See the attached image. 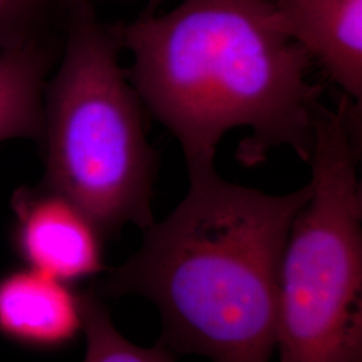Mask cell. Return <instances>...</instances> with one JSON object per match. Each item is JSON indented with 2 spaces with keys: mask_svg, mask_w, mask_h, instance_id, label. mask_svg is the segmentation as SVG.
<instances>
[{
  "mask_svg": "<svg viewBox=\"0 0 362 362\" xmlns=\"http://www.w3.org/2000/svg\"><path fill=\"white\" fill-rule=\"evenodd\" d=\"M115 27L133 57L130 83L180 144L188 175L215 169L238 128L250 132L236 152L248 167L282 146L309 163L322 91L270 0H182Z\"/></svg>",
  "mask_w": 362,
  "mask_h": 362,
  "instance_id": "6da1fadb",
  "label": "cell"
},
{
  "mask_svg": "<svg viewBox=\"0 0 362 362\" xmlns=\"http://www.w3.org/2000/svg\"><path fill=\"white\" fill-rule=\"evenodd\" d=\"M185 197L144 230L143 243L101 284L105 296H139L160 311L157 344L212 362H270L287 235L310 185L269 194L189 173Z\"/></svg>",
  "mask_w": 362,
  "mask_h": 362,
  "instance_id": "7a4b0ae2",
  "label": "cell"
},
{
  "mask_svg": "<svg viewBox=\"0 0 362 362\" xmlns=\"http://www.w3.org/2000/svg\"><path fill=\"white\" fill-rule=\"evenodd\" d=\"M62 62L46 85L42 185L81 208L105 238L133 224L148 228L157 156L143 104L118 62L116 27L91 0H66Z\"/></svg>",
  "mask_w": 362,
  "mask_h": 362,
  "instance_id": "3957f363",
  "label": "cell"
},
{
  "mask_svg": "<svg viewBox=\"0 0 362 362\" xmlns=\"http://www.w3.org/2000/svg\"><path fill=\"white\" fill-rule=\"evenodd\" d=\"M356 110L321 106L310 196L287 235L279 269V362H362V189Z\"/></svg>",
  "mask_w": 362,
  "mask_h": 362,
  "instance_id": "277c9868",
  "label": "cell"
},
{
  "mask_svg": "<svg viewBox=\"0 0 362 362\" xmlns=\"http://www.w3.org/2000/svg\"><path fill=\"white\" fill-rule=\"evenodd\" d=\"M11 207L13 247L30 269L69 285L104 270V233L64 194L22 187Z\"/></svg>",
  "mask_w": 362,
  "mask_h": 362,
  "instance_id": "5b68a950",
  "label": "cell"
},
{
  "mask_svg": "<svg viewBox=\"0 0 362 362\" xmlns=\"http://www.w3.org/2000/svg\"><path fill=\"white\" fill-rule=\"evenodd\" d=\"M285 31L361 106L362 0H270Z\"/></svg>",
  "mask_w": 362,
  "mask_h": 362,
  "instance_id": "8992f818",
  "label": "cell"
},
{
  "mask_svg": "<svg viewBox=\"0 0 362 362\" xmlns=\"http://www.w3.org/2000/svg\"><path fill=\"white\" fill-rule=\"evenodd\" d=\"M83 332L81 294L43 272L23 269L0 278V333L34 349L64 348Z\"/></svg>",
  "mask_w": 362,
  "mask_h": 362,
  "instance_id": "52a82bcc",
  "label": "cell"
},
{
  "mask_svg": "<svg viewBox=\"0 0 362 362\" xmlns=\"http://www.w3.org/2000/svg\"><path fill=\"white\" fill-rule=\"evenodd\" d=\"M55 58L52 39L0 50V143L42 139L46 76Z\"/></svg>",
  "mask_w": 362,
  "mask_h": 362,
  "instance_id": "ba28073f",
  "label": "cell"
},
{
  "mask_svg": "<svg viewBox=\"0 0 362 362\" xmlns=\"http://www.w3.org/2000/svg\"><path fill=\"white\" fill-rule=\"evenodd\" d=\"M86 356L83 362H175V353L157 344L140 348L118 333L110 314L90 288L81 294Z\"/></svg>",
  "mask_w": 362,
  "mask_h": 362,
  "instance_id": "9c48e42d",
  "label": "cell"
},
{
  "mask_svg": "<svg viewBox=\"0 0 362 362\" xmlns=\"http://www.w3.org/2000/svg\"><path fill=\"white\" fill-rule=\"evenodd\" d=\"M66 0H0V50L52 39Z\"/></svg>",
  "mask_w": 362,
  "mask_h": 362,
  "instance_id": "30bf717a",
  "label": "cell"
},
{
  "mask_svg": "<svg viewBox=\"0 0 362 362\" xmlns=\"http://www.w3.org/2000/svg\"><path fill=\"white\" fill-rule=\"evenodd\" d=\"M164 0H146V11L145 13H155L156 8L163 3Z\"/></svg>",
  "mask_w": 362,
  "mask_h": 362,
  "instance_id": "8fae6325",
  "label": "cell"
}]
</instances>
